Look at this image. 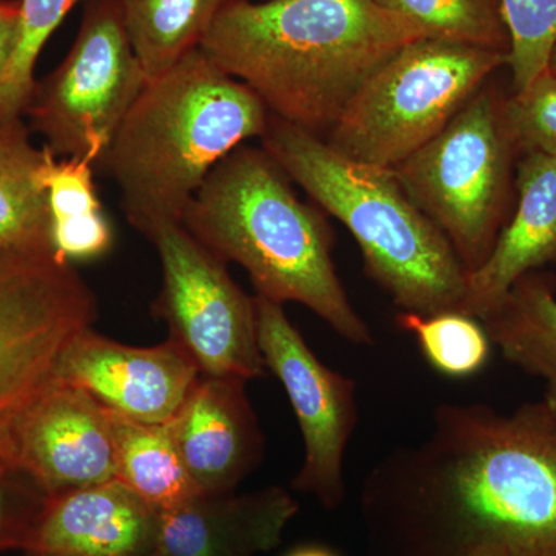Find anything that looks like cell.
Masks as SVG:
<instances>
[{
  "mask_svg": "<svg viewBox=\"0 0 556 556\" xmlns=\"http://www.w3.org/2000/svg\"><path fill=\"white\" fill-rule=\"evenodd\" d=\"M367 556H556V426L541 401L504 413L442 402L419 442L358 492Z\"/></svg>",
  "mask_w": 556,
  "mask_h": 556,
  "instance_id": "obj_1",
  "label": "cell"
},
{
  "mask_svg": "<svg viewBox=\"0 0 556 556\" xmlns=\"http://www.w3.org/2000/svg\"><path fill=\"white\" fill-rule=\"evenodd\" d=\"M422 38L376 0H228L200 49L270 115L325 139L364 84Z\"/></svg>",
  "mask_w": 556,
  "mask_h": 556,
  "instance_id": "obj_2",
  "label": "cell"
},
{
  "mask_svg": "<svg viewBox=\"0 0 556 556\" xmlns=\"http://www.w3.org/2000/svg\"><path fill=\"white\" fill-rule=\"evenodd\" d=\"M181 225L215 257L247 270L258 298L299 303L346 342L375 345L340 280L327 217L295 195L265 149L243 144L219 161Z\"/></svg>",
  "mask_w": 556,
  "mask_h": 556,
  "instance_id": "obj_3",
  "label": "cell"
},
{
  "mask_svg": "<svg viewBox=\"0 0 556 556\" xmlns=\"http://www.w3.org/2000/svg\"><path fill=\"white\" fill-rule=\"evenodd\" d=\"M269 110L203 50L150 78L101 163L119 190L127 222L150 240L182 214L212 169L262 138Z\"/></svg>",
  "mask_w": 556,
  "mask_h": 556,
  "instance_id": "obj_4",
  "label": "cell"
},
{
  "mask_svg": "<svg viewBox=\"0 0 556 556\" xmlns=\"http://www.w3.org/2000/svg\"><path fill=\"white\" fill-rule=\"evenodd\" d=\"M260 139L292 182L350 230L368 277L399 313H463L467 270L393 169L346 159L325 139L274 115Z\"/></svg>",
  "mask_w": 556,
  "mask_h": 556,
  "instance_id": "obj_5",
  "label": "cell"
},
{
  "mask_svg": "<svg viewBox=\"0 0 556 556\" xmlns=\"http://www.w3.org/2000/svg\"><path fill=\"white\" fill-rule=\"evenodd\" d=\"M506 94L490 79L441 134L393 167L467 274L484 265L517 204L521 153L504 121Z\"/></svg>",
  "mask_w": 556,
  "mask_h": 556,
  "instance_id": "obj_6",
  "label": "cell"
},
{
  "mask_svg": "<svg viewBox=\"0 0 556 556\" xmlns=\"http://www.w3.org/2000/svg\"><path fill=\"white\" fill-rule=\"evenodd\" d=\"M504 65V51L417 39L364 84L325 141L346 159L393 169L441 134Z\"/></svg>",
  "mask_w": 556,
  "mask_h": 556,
  "instance_id": "obj_7",
  "label": "cell"
},
{
  "mask_svg": "<svg viewBox=\"0 0 556 556\" xmlns=\"http://www.w3.org/2000/svg\"><path fill=\"white\" fill-rule=\"evenodd\" d=\"M97 318V295L56 251L0 248V479L20 473L24 428Z\"/></svg>",
  "mask_w": 556,
  "mask_h": 556,
  "instance_id": "obj_8",
  "label": "cell"
},
{
  "mask_svg": "<svg viewBox=\"0 0 556 556\" xmlns=\"http://www.w3.org/2000/svg\"><path fill=\"white\" fill-rule=\"evenodd\" d=\"M148 80L116 0H89L78 38L60 67L35 84L24 119L54 155L100 167Z\"/></svg>",
  "mask_w": 556,
  "mask_h": 556,
  "instance_id": "obj_9",
  "label": "cell"
},
{
  "mask_svg": "<svg viewBox=\"0 0 556 556\" xmlns=\"http://www.w3.org/2000/svg\"><path fill=\"white\" fill-rule=\"evenodd\" d=\"M150 241L163 270L152 311L166 321L169 339L188 351L207 378H262L266 367L255 298L244 294L228 265L181 223L163 226Z\"/></svg>",
  "mask_w": 556,
  "mask_h": 556,
  "instance_id": "obj_10",
  "label": "cell"
},
{
  "mask_svg": "<svg viewBox=\"0 0 556 556\" xmlns=\"http://www.w3.org/2000/svg\"><path fill=\"white\" fill-rule=\"evenodd\" d=\"M255 309L263 362L287 391L305 445L292 489L338 510L346 495L343 460L358 424L356 380L314 354L283 305L255 295Z\"/></svg>",
  "mask_w": 556,
  "mask_h": 556,
  "instance_id": "obj_11",
  "label": "cell"
},
{
  "mask_svg": "<svg viewBox=\"0 0 556 556\" xmlns=\"http://www.w3.org/2000/svg\"><path fill=\"white\" fill-rule=\"evenodd\" d=\"M201 376L197 362L175 340L130 346L93 328L70 342L58 367L61 382L86 391L113 415L150 426L169 424Z\"/></svg>",
  "mask_w": 556,
  "mask_h": 556,
  "instance_id": "obj_12",
  "label": "cell"
},
{
  "mask_svg": "<svg viewBox=\"0 0 556 556\" xmlns=\"http://www.w3.org/2000/svg\"><path fill=\"white\" fill-rule=\"evenodd\" d=\"M20 470L46 496L116 479L108 409L80 388L56 379L24 428Z\"/></svg>",
  "mask_w": 556,
  "mask_h": 556,
  "instance_id": "obj_13",
  "label": "cell"
},
{
  "mask_svg": "<svg viewBox=\"0 0 556 556\" xmlns=\"http://www.w3.org/2000/svg\"><path fill=\"white\" fill-rule=\"evenodd\" d=\"M247 383L243 379L201 376L167 424L200 493L237 492L265 456V437Z\"/></svg>",
  "mask_w": 556,
  "mask_h": 556,
  "instance_id": "obj_14",
  "label": "cell"
},
{
  "mask_svg": "<svg viewBox=\"0 0 556 556\" xmlns=\"http://www.w3.org/2000/svg\"><path fill=\"white\" fill-rule=\"evenodd\" d=\"M160 510L118 479L46 496L33 522L25 556H148Z\"/></svg>",
  "mask_w": 556,
  "mask_h": 556,
  "instance_id": "obj_15",
  "label": "cell"
},
{
  "mask_svg": "<svg viewBox=\"0 0 556 556\" xmlns=\"http://www.w3.org/2000/svg\"><path fill=\"white\" fill-rule=\"evenodd\" d=\"M283 486L251 493H201L181 506L160 511L150 556H258L281 543L299 514Z\"/></svg>",
  "mask_w": 556,
  "mask_h": 556,
  "instance_id": "obj_16",
  "label": "cell"
},
{
  "mask_svg": "<svg viewBox=\"0 0 556 556\" xmlns=\"http://www.w3.org/2000/svg\"><path fill=\"white\" fill-rule=\"evenodd\" d=\"M556 263V159L522 153L517 164V204L484 265L467 274L463 313L484 317L515 281Z\"/></svg>",
  "mask_w": 556,
  "mask_h": 556,
  "instance_id": "obj_17",
  "label": "cell"
},
{
  "mask_svg": "<svg viewBox=\"0 0 556 556\" xmlns=\"http://www.w3.org/2000/svg\"><path fill=\"white\" fill-rule=\"evenodd\" d=\"M479 320L508 364L544 380L541 402L556 426L555 274L546 269L526 274Z\"/></svg>",
  "mask_w": 556,
  "mask_h": 556,
  "instance_id": "obj_18",
  "label": "cell"
},
{
  "mask_svg": "<svg viewBox=\"0 0 556 556\" xmlns=\"http://www.w3.org/2000/svg\"><path fill=\"white\" fill-rule=\"evenodd\" d=\"M24 116L0 119V248L54 251L49 195L40 182L43 149Z\"/></svg>",
  "mask_w": 556,
  "mask_h": 556,
  "instance_id": "obj_19",
  "label": "cell"
},
{
  "mask_svg": "<svg viewBox=\"0 0 556 556\" xmlns=\"http://www.w3.org/2000/svg\"><path fill=\"white\" fill-rule=\"evenodd\" d=\"M93 169L89 160L61 159L43 146L40 182L49 195L51 237L54 251L67 262L101 257L113 244Z\"/></svg>",
  "mask_w": 556,
  "mask_h": 556,
  "instance_id": "obj_20",
  "label": "cell"
},
{
  "mask_svg": "<svg viewBox=\"0 0 556 556\" xmlns=\"http://www.w3.org/2000/svg\"><path fill=\"white\" fill-rule=\"evenodd\" d=\"M228 0H116L131 49L156 78L200 49Z\"/></svg>",
  "mask_w": 556,
  "mask_h": 556,
  "instance_id": "obj_21",
  "label": "cell"
},
{
  "mask_svg": "<svg viewBox=\"0 0 556 556\" xmlns=\"http://www.w3.org/2000/svg\"><path fill=\"white\" fill-rule=\"evenodd\" d=\"M108 413L118 481L160 511L201 495L182 464L167 424L150 426Z\"/></svg>",
  "mask_w": 556,
  "mask_h": 556,
  "instance_id": "obj_22",
  "label": "cell"
},
{
  "mask_svg": "<svg viewBox=\"0 0 556 556\" xmlns=\"http://www.w3.org/2000/svg\"><path fill=\"white\" fill-rule=\"evenodd\" d=\"M396 321L416 339L430 367L447 378H471L489 362L492 342L477 317L459 311L433 316L399 313Z\"/></svg>",
  "mask_w": 556,
  "mask_h": 556,
  "instance_id": "obj_23",
  "label": "cell"
},
{
  "mask_svg": "<svg viewBox=\"0 0 556 556\" xmlns=\"http://www.w3.org/2000/svg\"><path fill=\"white\" fill-rule=\"evenodd\" d=\"M422 28L428 38L453 40L508 54L510 38L500 0H376Z\"/></svg>",
  "mask_w": 556,
  "mask_h": 556,
  "instance_id": "obj_24",
  "label": "cell"
},
{
  "mask_svg": "<svg viewBox=\"0 0 556 556\" xmlns=\"http://www.w3.org/2000/svg\"><path fill=\"white\" fill-rule=\"evenodd\" d=\"M510 38V93H518L548 70L556 50V0H500Z\"/></svg>",
  "mask_w": 556,
  "mask_h": 556,
  "instance_id": "obj_25",
  "label": "cell"
},
{
  "mask_svg": "<svg viewBox=\"0 0 556 556\" xmlns=\"http://www.w3.org/2000/svg\"><path fill=\"white\" fill-rule=\"evenodd\" d=\"M78 0H21L20 46L0 80V119L24 116L35 89L40 51Z\"/></svg>",
  "mask_w": 556,
  "mask_h": 556,
  "instance_id": "obj_26",
  "label": "cell"
},
{
  "mask_svg": "<svg viewBox=\"0 0 556 556\" xmlns=\"http://www.w3.org/2000/svg\"><path fill=\"white\" fill-rule=\"evenodd\" d=\"M504 121L519 153L556 159V75L547 70L527 89L504 98Z\"/></svg>",
  "mask_w": 556,
  "mask_h": 556,
  "instance_id": "obj_27",
  "label": "cell"
},
{
  "mask_svg": "<svg viewBox=\"0 0 556 556\" xmlns=\"http://www.w3.org/2000/svg\"><path fill=\"white\" fill-rule=\"evenodd\" d=\"M43 500L42 490L22 471L0 479V552L22 551Z\"/></svg>",
  "mask_w": 556,
  "mask_h": 556,
  "instance_id": "obj_28",
  "label": "cell"
},
{
  "mask_svg": "<svg viewBox=\"0 0 556 556\" xmlns=\"http://www.w3.org/2000/svg\"><path fill=\"white\" fill-rule=\"evenodd\" d=\"M22 31L21 0H0V80L5 76Z\"/></svg>",
  "mask_w": 556,
  "mask_h": 556,
  "instance_id": "obj_29",
  "label": "cell"
},
{
  "mask_svg": "<svg viewBox=\"0 0 556 556\" xmlns=\"http://www.w3.org/2000/svg\"><path fill=\"white\" fill-rule=\"evenodd\" d=\"M287 556H339L331 548L324 546H303L289 552Z\"/></svg>",
  "mask_w": 556,
  "mask_h": 556,
  "instance_id": "obj_30",
  "label": "cell"
},
{
  "mask_svg": "<svg viewBox=\"0 0 556 556\" xmlns=\"http://www.w3.org/2000/svg\"><path fill=\"white\" fill-rule=\"evenodd\" d=\"M548 70H551V72L554 73V75H556V50H555L554 56H552L551 65H548Z\"/></svg>",
  "mask_w": 556,
  "mask_h": 556,
  "instance_id": "obj_31",
  "label": "cell"
},
{
  "mask_svg": "<svg viewBox=\"0 0 556 556\" xmlns=\"http://www.w3.org/2000/svg\"><path fill=\"white\" fill-rule=\"evenodd\" d=\"M258 2H269V0H258Z\"/></svg>",
  "mask_w": 556,
  "mask_h": 556,
  "instance_id": "obj_32",
  "label": "cell"
},
{
  "mask_svg": "<svg viewBox=\"0 0 556 556\" xmlns=\"http://www.w3.org/2000/svg\"><path fill=\"white\" fill-rule=\"evenodd\" d=\"M148 556H150V555H148Z\"/></svg>",
  "mask_w": 556,
  "mask_h": 556,
  "instance_id": "obj_33",
  "label": "cell"
}]
</instances>
